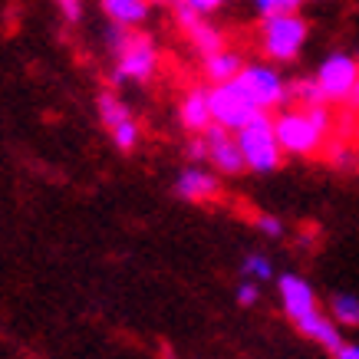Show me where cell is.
Listing matches in <instances>:
<instances>
[{
	"mask_svg": "<svg viewBox=\"0 0 359 359\" xmlns=\"http://www.w3.org/2000/svg\"><path fill=\"white\" fill-rule=\"evenodd\" d=\"M277 129V142H280V152L287 155H313L327 132L333 129V116L327 106H316V109H287L273 119Z\"/></svg>",
	"mask_w": 359,
	"mask_h": 359,
	"instance_id": "obj_1",
	"label": "cell"
},
{
	"mask_svg": "<svg viewBox=\"0 0 359 359\" xmlns=\"http://www.w3.org/2000/svg\"><path fill=\"white\" fill-rule=\"evenodd\" d=\"M109 50L116 53V73H112L116 83H122V79L145 83L158 69V50H155L149 33L126 30V27H109Z\"/></svg>",
	"mask_w": 359,
	"mask_h": 359,
	"instance_id": "obj_2",
	"label": "cell"
},
{
	"mask_svg": "<svg viewBox=\"0 0 359 359\" xmlns=\"http://www.w3.org/2000/svg\"><path fill=\"white\" fill-rule=\"evenodd\" d=\"M208 102H211L215 126H221V129H228V132H241L257 116L254 102H250V96L244 93V86H241L238 79L224 83V86H211L208 89Z\"/></svg>",
	"mask_w": 359,
	"mask_h": 359,
	"instance_id": "obj_5",
	"label": "cell"
},
{
	"mask_svg": "<svg viewBox=\"0 0 359 359\" xmlns=\"http://www.w3.org/2000/svg\"><path fill=\"white\" fill-rule=\"evenodd\" d=\"M330 316L339 327H359V300L353 294H337L330 300Z\"/></svg>",
	"mask_w": 359,
	"mask_h": 359,
	"instance_id": "obj_18",
	"label": "cell"
},
{
	"mask_svg": "<svg viewBox=\"0 0 359 359\" xmlns=\"http://www.w3.org/2000/svg\"><path fill=\"white\" fill-rule=\"evenodd\" d=\"M241 271L248 273V277H254V280H271L273 264H271V257H264V254H248L244 264H241Z\"/></svg>",
	"mask_w": 359,
	"mask_h": 359,
	"instance_id": "obj_20",
	"label": "cell"
},
{
	"mask_svg": "<svg viewBox=\"0 0 359 359\" xmlns=\"http://www.w3.org/2000/svg\"><path fill=\"white\" fill-rule=\"evenodd\" d=\"M238 145H241V152H244L248 168H254V172H273L283 158L280 142H277V129H273V119L267 112H257L238 132Z\"/></svg>",
	"mask_w": 359,
	"mask_h": 359,
	"instance_id": "obj_3",
	"label": "cell"
},
{
	"mask_svg": "<svg viewBox=\"0 0 359 359\" xmlns=\"http://www.w3.org/2000/svg\"><path fill=\"white\" fill-rule=\"evenodd\" d=\"M297 330L304 333L306 339H313L316 346H323V349H330V353H339V349L346 346L343 343V337H339V327H333V316H327V313H310L306 320H300L297 323Z\"/></svg>",
	"mask_w": 359,
	"mask_h": 359,
	"instance_id": "obj_13",
	"label": "cell"
},
{
	"mask_svg": "<svg viewBox=\"0 0 359 359\" xmlns=\"http://www.w3.org/2000/svg\"><path fill=\"white\" fill-rule=\"evenodd\" d=\"M102 11L112 20V27H126L135 30L145 17H149V4L145 0H102Z\"/></svg>",
	"mask_w": 359,
	"mask_h": 359,
	"instance_id": "obj_15",
	"label": "cell"
},
{
	"mask_svg": "<svg viewBox=\"0 0 359 359\" xmlns=\"http://www.w3.org/2000/svg\"><path fill=\"white\" fill-rule=\"evenodd\" d=\"M287 93L297 102V109H316V106H327L323 89L316 83V76H300L294 83H287Z\"/></svg>",
	"mask_w": 359,
	"mask_h": 359,
	"instance_id": "obj_16",
	"label": "cell"
},
{
	"mask_svg": "<svg viewBox=\"0 0 359 359\" xmlns=\"http://www.w3.org/2000/svg\"><path fill=\"white\" fill-rule=\"evenodd\" d=\"M254 224H257V231H261V234H267V238H280V234H283V224L273 218V215H257V221H254Z\"/></svg>",
	"mask_w": 359,
	"mask_h": 359,
	"instance_id": "obj_22",
	"label": "cell"
},
{
	"mask_svg": "<svg viewBox=\"0 0 359 359\" xmlns=\"http://www.w3.org/2000/svg\"><path fill=\"white\" fill-rule=\"evenodd\" d=\"M316 83L327 102H349L359 83V60L349 53H330L316 69Z\"/></svg>",
	"mask_w": 359,
	"mask_h": 359,
	"instance_id": "obj_7",
	"label": "cell"
},
{
	"mask_svg": "<svg viewBox=\"0 0 359 359\" xmlns=\"http://www.w3.org/2000/svg\"><path fill=\"white\" fill-rule=\"evenodd\" d=\"M254 11L261 13L264 20H277V17H290V13H297L300 11V4H297V0H257Z\"/></svg>",
	"mask_w": 359,
	"mask_h": 359,
	"instance_id": "obj_19",
	"label": "cell"
},
{
	"mask_svg": "<svg viewBox=\"0 0 359 359\" xmlns=\"http://www.w3.org/2000/svg\"><path fill=\"white\" fill-rule=\"evenodd\" d=\"M139 122L129 119V122H122L119 129H112V142H116V149H122V152H132L135 145H139Z\"/></svg>",
	"mask_w": 359,
	"mask_h": 359,
	"instance_id": "obj_21",
	"label": "cell"
},
{
	"mask_svg": "<svg viewBox=\"0 0 359 359\" xmlns=\"http://www.w3.org/2000/svg\"><path fill=\"white\" fill-rule=\"evenodd\" d=\"M178 116H182V126H185L188 132L205 135V132L215 126V119H211V102H208V89H201V86L188 89L185 96H182V102H178Z\"/></svg>",
	"mask_w": 359,
	"mask_h": 359,
	"instance_id": "obj_12",
	"label": "cell"
},
{
	"mask_svg": "<svg viewBox=\"0 0 359 359\" xmlns=\"http://www.w3.org/2000/svg\"><path fill=\"white\" fill-rule=\"evenodd\" d=\"M346 106H349V109H356V112H359V83H356V89H353V96H349Z\"/></svg>",
	"mask_w": 359,
	"mask_h": 359,
	"instance_id": "obj_29",
	"label": "cell"
},
{
	"mask_svg": "<svg viewBox=\"0 0 359 359\" xmlns=\"http://www.w3.org/2000/svg\"><path fill=\"white\" fill-rule=\"evenodd\" d=\"M244 60H241V53H234V50H221V53L208 56V60H201V73H205V79L211 83V86H224V83H234V79L244 73Z\"/></svg>",
	"mask_w": 359,
	"mask_h": 359,
	"instance_id": "obj_14",
	"label": "cell"
},
{
	"mask_svg": "<svg viewBox=\"0 0 359 359\" xmlns=\"http://www.w3.org/2000/svg\"><path fill=\"white\" fill-rule=\"evenodd\" d=\"M337 359H359V343H346V346L337 353Z\"/></svg>",
	"mask_w": 359,
	"mask_h": 359,
	"instance_id": "obj_28",
	"label": "cell"
},
{
	"mask_svg": "<svg viewBox=\"0 0 359 359\" xmlns=\"http://www.w3.org/2000/svg\"><path fill=\"white\" fill-rule=\"evenodd\" d=\"M238 83L244 86V93L250 96L254 109L267 112V116H271V109H277V106H283V102L290 99L287 83L280 79V73H277L273 66L248 63V66H244V73L238 76Z\"/></svg>",
	"mask_w": 359,
	"mask_h": 359,
	"instance_id": "obj_6",
	"label": "cell"
},
{
	"mask_svg": "<svg viewBox=\"0 0 359 359\" xmlns=\"http://www.w3.org/2000/svg\"><path fill=\"white\" fill-rule=\"evenodd\" d=\"M306 33H310V23H306L300 13L277 17V20H264L261 23V46H264V53L271 56V60H277V63H294L306 43Z\"/></svg>",
	"mask_w": 359,
	"mask_h": 359,
	"instance_id": "obj_4",
	"label": "cell"
},
{
	"mask_svg": "<svg viewBox=\"0 0 359 359\" xmlns=\"http://www.w3.org/2000/svg\"><path fill=\"white\" fill-rule=\"evenodd\" d=\"M188 158H191V162H205V158H211V155H208V142L201 139V135L191 139V145H188Z\"/></svg>",
	"mask_w": 359,
	"mask_h": 359,
	"instance_id": "obj_25",
	"label": "cell"
},
{
	"mask_svg": "<svg viewBox=\"0 0 359 359\" xmlns=\"http://www.w3.org/2000/svg\"><path fill=\"white\" fill-rule=\"evenodd\" d=\"M330 158H337L339 168H353V162H356V155L346 152V149H333V152H330Z\"/></svg>",
	"mask_w": 359,
	"mask_h": 359,
	"instance_id": "obj_27",
	"label": "cell"
},
{
	"mask_svg": "<svg viewBox=\"0 0 359 359\" xmlns=\"http://www.w3.org/2000/svg\"><path fill=\"white\" fill-rule=\"evenodd\" d=\"M257 297H261V294H257V283H254V280H244L238 287V304L241 306H254V304H257Z\"/></svg>",
	"mask_w": 359,
	"mask_h": 359,
	"instance_id": "obj_23",
	"label": "cell"
},
{
	"mask_svg": "<svg viewBox=\"0 0 359 359\" xmlns=\"http://www.w3.org/2000/svg\"><path fill=\"white\" fill-rule=\"evenodd\" d=\"M172 11H175V23H178V30L191 40V46L201 53V60L221 53V50H228V46H224V33H221L218 27H211L205 17H198V13L188 7V0H178Z\"/></svg>",
	"mask_w": 359,
	"mask_h": 359,
	"instance_id": "obj_8",
	"label": "cell"
},
{
	"mask_svg": "<svg viewBox=\"0 0 359 359\" xmlns=\"http://www.w3.org/2000/svg\"><path fill=\"white\" fill-rule=\"evenodd\" d=\"M188 7H191V11H195L198 17H205V20H208V17L218 11L221 4H218V0H188Z\"/></svg>",
	"mask_w": 359,
	"mask_h": 359,
	"instance_id": "obj_26",
	"label": "cell"
},
{
	"mask_svg": "<svg viewBox=\"0 0 359 359\" xmlns=\"http://www.w3.org/2000/svg\"><path fill=\"white\" fill-rule=\"evenodd\" d=\"M60 13H63L66 23H79V17H83V4H79V0H63V4H60Z\"/></svg>",
	"mask_w": 359,
	"mask_h": 359,
	"instance_id": "obj_24",
	"label": "cell"
},
{
	"mask_svg": "<svg viewBox=\"0 0 359 359\" xmlns=\"http://www.w3.org/2000/svg\"><path fill=\"white\" fill-rule=\"evenodd\" d=\"M201 139L208 142V162H215V168L224 175H241L244 168H248V162H244V152H241L238 145V135H231L228 129H221V126H211V129L201 135Z\"/></svg>",
	"mask_w": 359,
	"mask_h": 359,
	"instance_id": "obj_9",
	"label": "cell"
},
{
	"mask_svg": "<svg viewBox=\"0 0 359 359\" xmlns=\"http://www.w3.org/2000/svg\"><path fill=\"white\" fill-rule=\"evenodd\" d=\"M277 294H280L283 313L290 316L294 323H300V320H306L310 313H316V294H313V287H310L304 277H297V273H283L280 283H277Z\"/></svg>",
	"mask_w": 359,
	"mask_h": 359,
	"instance_id": "obj_10",
	"label": "cell"
},
{
	"mask_svg": "<svg viewBox=\"0 0 359 359\" xmlns=\"http://www.w3.org/2000/svg\"><path fill=\"white\" fill-rule=\"evenodd\" d=\"M175 195L182 201H195V205L215 201L221 195V182L211 172H205V168H185L175 178Z\"/></svg>",
	"mask_w": 359,
	"mask_h": 359,
	"instance_id": "obj_11",
	"label": "cell"
},
{
	"mask_svg": "<svg viewBox=\"0 0 359 359\" xmlns=\"http://www.w3.org/2000/svg\"><path fill=\"white\" fill-rule=\"evenodd\" d=\"M96 109H99V119H102V126L106 129H119L122 122H129V109H126V102H122L116 93H102V96L96 99Z\"/></svg>",
	"mask_w": 359,
	"mask_h": 359,
	"instance_id": "obj_17",
	"label": "cell"
}]
</instances>
